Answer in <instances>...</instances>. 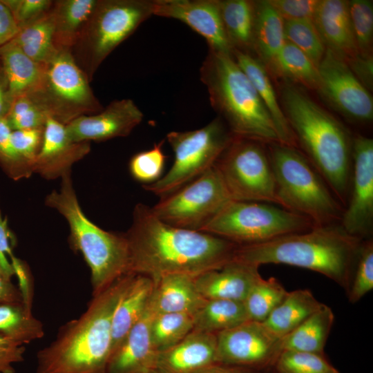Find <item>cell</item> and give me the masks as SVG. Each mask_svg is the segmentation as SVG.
<instances>
[{"label": "cell", "mask_w": 373, "mask_h": 373, "mask_svg": "<svg viewBox=\"0 0 373 373\" xmlns=\"http://www.w3.org/2000/svg\"><path fill=\"white\" fill-rule=\"evenodd\" d=\"M153 287L150 277L132 274L113 314L111 357L144 314Z\"/></svg>", "instance_id": "cell-26"}, {"label": "cell", "mask_w": 373, "mask_h": 373, "mask_svg": "<svg viewBox=\"0 0 373 373\" xmlns=\"http://www.w3.org/2000/svg\"><path fill=\"white\" fill-rule=\"evenodd\" d=\"M44 128L15 130L11 133L12 145L23 161L32 170L40 150Z\"/></svg>", "instance_id": "cell-46"}, {"label": "cell", "mask_w": 373, "mask_h": 373, "mask_svg": "<svg viewBox=\"0 0 373 373\" xmlns=\"http://www.w3.org/2000/svg\"><path fill=\"white\" fill-rule=\"evenodd\" d=\"M13 235L10 230L6 218H3L0 211V268L10 278L25 273L20 260L12 252L11 245Z\"/></svg>", "instance_id": "cell-48"}, {"label": "cell", "mask_w": 373, "mask_h": 373, "mask_svg": "<svg viewBox=\"0 0 373 373\" xmlns=\"http://www.w3.org/2000/svg\"><path fill=\"white\" fill-rule=\"evenodd\" d=\"M147 373H162L160 371L157 370H152V371H150Z\"/></svg>", "instance_id": "cell-56"}, {"label": "cell", "mask_w": 373, "mask_h": 373, "mask_svg": "<svg viewBox=\"0 0 373 373\" xmlns=\"http://www.w3.org/2000/svg\"><path fill=\"white\" fill-rule=\"evenodd\" d=\"M12 12L19 28L40 18L52 8L49 0H2Z\"/></svg>", "instance_id": "cell-47"}, {"label": "cell", "mask_w": 373, "mask_h": 373, "mask_svg": "<svg viewBox=\"0 0 373 373\" xmlns=\"http://www.w3.org/2000/svg\"><path fill=\"white\" fill-rule=\"evenodd\" d=\"M200 76L212 108L234 135L280 143L272 118L231 53L209 48Z\"/></svg>", "instance_id": "cell-5"}, {"label": "cell", "mask_w": 373, "mask_h": 373, "mask_svg": "<svg viewBox=\"0 0 373 373\" xmlns=\"http://www.w3.org/2000/svg\"><path fill=\"white\" fill-rule=\"evenodd\" d=\"M258 268L233 259L220 268L197 276L194 283L205 300L243 302L253 285L262 278Z\"/></svg>", "instance_id": "cell-20"}, {"label": "cell", "mask_w": 373, "mask_h": 373, "mask_svg": "<svg viewBox=\"0 0 373 373\" xmlns=\"http://www.w3.org/2000/svg\"><path fill=\"white\" fill-rule=\"evenodd\" d=\"M131 275L93 296L87 309L39 352L36 373H106L113 314Z\"/></svg>", "instance_id": "cell-4"}, {"label": "cell", "mask_w": 373, "mask_h": 373, "mask_svg": "<svg viewBox=\"0 0 373 373\" xmlns=\"http://www.w3.org/2000/svg\"><path fill=\"white\" fill-rule=\"evenodd\" d=\"M334 320L330 307H322L290 333L280 338L283 351H301L321 354Z\"/></svg>", "instance_id": "cell-31"}, {"label": "cell", "mask_w": 373, "mask_h": 373, "mask_svg": "<svg viewBox=\"0 0 373 373\" xmlns=\"http://www.w3.org/2000/svg\"><path fill=\"white\" fill-rule=\"evenodd\" d=\"M285 37L318 68L326 48L312 20L285 21Z\"/></svg>", "instance_id": "cell-39"}, {"label": "cell", "mask_w": 373, "mask_h": 373, "mask_svg": "<svg viewBox=\"0 0 373 373\" xmlns=\"http://www.w3.org/2000/svg\"><path fill=\"white\" fill-rule=\"evenodd\" d=\"M274 278H260L243 301L249 320L262 323L287 294Z\"/></svg>", "instance_id": "cell-38"}, {"label": "cell", "mask_w": 373, "mask_h": 373, "mask_svg": "<svg viewBox=\"0 0 373 373\" xmlns=\"http://www.w3.org/2000/svg\"><path fill=\"white\" fill-rule=\"evenodd\" d=\"M0 61L12 102L19 96L39 90L44 65L28 57L12 40L0 47Z\"/></svg>", "instance_id": "cell-27"}, {"label": "cell", "mask_w": 373, "mask_h": 373, "mask_svg": "<svg viewBox=\"0 0 373 373\" xmlns=\"http://www.w3.org/2000/svg\"><path fill=\"white\" fill-rule=\"evenodd\" d=\"M266 66L274 74L286 80L314 90L318 88L317 67L304 52L287 41Z\"/></svg>", "instance_id": "cell-35"}, {"label": "cell", "mask_w": 373, "mask_h": 373, "mask_svg": "<svg viewBox=\"0 0 373 373\" xmlns=\"http://www.w3.org/2000/svg\"><path fill=\"white\" fill-rule=\"evenodd\" d=\"M98 0H62L53 3L54 41L57 49H68L78 42Z\"/></svg>", "instance_id": "cell-29"}, {"label": "cell", "mask_w": 373, "mask_h": 373, "mask_svg": "<svg viewBox=\"0 0 373 373\" xmlns=\"http://www.w3.org/2000/svg\"><path fill=\"white\" fill-rule=\"evenodd\" d=\"M162 144L163 142L155 144L151 149L139 152L131 157L129 171L135 180L149 184L162 177L166 159Z\"/></svg>", "instance_id": "cell-43"}, {"label": "cell", "mask_w": 373, "mask_h": 373, "mask_svg": "<svg viewBox=\"0 0 373 373\" xmlns=\"http://www.w3.org/2000/svg\"><path fill=\"white\" fill-rule=\"evenodd\" d=\"M340 224L363 240L372 231L373 140L364 135L353 137L349 195Z\"/></svg>", "instance_id": "cell-15"}, {"label": "cell", "mask_w": 373, "mask_h": 373, "mask_svg": "<svg viewBox=\"0 0 373 373\" xmlns=\"http://www.w3.org/2000/svg\"><path fill=\"white\" fill-rule=\"evenodd\" d=\"M32 95L50 116L65 125L86 113H99L103 109L68 49H58L44 64L41 87Z\"/></svg>", "instance_id": "cell-12"}, {"label": "cell", "mask_w": 373, "mask_h": 373, "mask_svg": "<svg viewBox=\"0 0 373 373\" xmlns=\"http://www.w3.org/2000/svg\"><path fill=\"white\" fill-rule=\"evenodd\" d=\"M284 21L312 20L319 0H267Z\"/></svg>", "instance_id": "cell-49"}, {"label": "cell", "mask_w": 373, "mask_h": 373, "mask_svg": "<svg viewBox=\"0 0 373 373\" xmlns=\"http://www.w3.org/2000/svg\"><path fill=\"white\" fill-rule=\"evenodd\" d=\"M350 15L359 55H372L373 3L371 0L349 1Z\"/></svg>", "instance_id": "cell-41"}, {"label": "cell", "mask_w": 373, "mask_h": 373, "mask_svg": "<svg viewBox=\"0 0 373 373\" xmlns=\"http://www.w3.org/2000/svg\"><path fill=\"white\" fill-rule=\"evenodd\" d=\"M19 31L12 12L0 0V47L12 41Z\"/></svg>", "instance_id": "cell-52"}, {"label": "cell", "mask_w": 373, "mask_h": 373, "mask_svg": "<svg viewBox=\"0 0 373 373\" xmlns=\"http://www.w3.org/2000/svg\"><path fill=\"white\" fill-rule=\"evenodd\" d=\"M205 301L195 287L193 277L172 274L163 276L154 282L148 307L154 314H194Z\"/></svg>", "instance_id": "cell-24"}, {"label": "cell", "mask_w": 373, "mask_h": 373, "mask_svg": "<svg viewBox=\"0 0 373 373\" xmlns=\"http://www.w3.org/2000/svg\"><path fill=\"white\" fill-rule=\"evenodd\" d=\"M363 240L346 232L340 223L314 226L247 245H238L233 260L260 267L283 264L316 271L349 290Z\"/></svg>", "instance_id": "cell-3"}, {"label": "cell", "mask_w": 373, "mask_h": 373, "mask_svg": "<svg viewBox=\"0 0 373 373\" xmlns=\"http://www.w3.org/2000/svg\"><path fill=\"white\" fill-rule=\"evenodd\" d=\"M44 335V326L33 316L31 306L25 303L0 304V336L26 345Z\"/></svg>", "instance_id": "cell-36"}, {"label": "cell", "mask_w": 373, "mask_h": 373, "mask_svg": "<svg viewBox=\"0 0 373 373\" xmlns=\"http://www.w3.org/2000/svg\"><path fill=\"white\" fill-rule=\"evenodd\" d=\"M192 373H251V372L241 370L234 368V367H226V366L220 365V363H214Z\"/></svg>", "instance_id": "cell-55"}, {"label": "cell", "mask_w": 373, "mask_h": 373, "mask_svg": "<svg viewBox=\"0 0 373 373\" xmlns=\"http://www.w3.org/2000/svg\"><path fill=\"white\" fill-rule=\"evenodd\" d=\"M323 305L310 290H294L287 292L284 299L262 323L280 339L296 329Z\"/></svg>", "instance_id": "cell-28"}, {"label": "cell", "mask_w": 373, "mask_h": 373, "mask_svg": "<svg viewBox=\"0 0 373 373\" xmlns=\"http://www.w3.org/2000/svg\"><path fill=\"white\" fill-rule=\"evenodd\" d=\"M286 42L285 21L267 1H255L253 51L265 66Z\"/></svg>", "instance_id": "cell-30"}, {"label": "cell", "mask_w": 373, "mask_h": 373, "mask_svg": "<svg viewBox=\"0 0 373 373\" xmlns=\"http://www.w3.org/2000/svg\"><path fill=\"white\" fill-rule=\"evenodd\" d=\"M373 289V242L363 240L348 290L350 302L354 303Z\"/></svg>", "instance_id": "cell-44"}, {"label": "cell", "mask_w": 373, "mask_h": 373, "mask_svg": "<svg viewBox=\"0 0 373 373\" xmlns=\"http://www.w3.org/2000/svg\"><path fill=\"white\" fill-rule=\"evenodd\" d=\"M89 150L88 142H72L68 137L66 125L48 115L33 173H39L47 180L61 178L70 173L73 164L86 155Z\"/></svg>", "instance_id": "cell-19"}, {"label": "cell", "mask_w": 373, "mask_h": 373, "mask_svg": "<svg viewBox=\"0 0 373 373\" xmlns=\"http://www.w3.org/2000/svg\"><path fill=\"white\" fill-rule=\"evenodd\" d=\"M217 363V334L193 329L169 349L158 353L156 370L192 373Z\"/></svg>", "instance_id": "cell-21"}, {"label": "cell", "mask_w": 373, "mask_h": 373, "mask_svg": "<svg viewBox=\"0 0 373 373\" xmlns=\"http://www.w3.org/2000/svg\"><path fill=\"white\" fill-rule=\"evenodd\" d=\"M280 105L297 146L345 207L352 173V140L347 129L290 82L280 88Z\"/></svg>", "instance_id": "cell-2"}, {"label": "cell", "mask_w": 373, "mask_h": 373, "mask_svg": "<svg viewBox=\"0 0 373 373\" xmlns=\"http://www.w3.org/2000/svg\"><path fill=\"white\" fill-rule=\"evenodd\" d=\"M45 202L66 218L70 228V242L82 253L90 268L93 296L129 273V251L125 235L105 231L85 216L70 173L61 178L59 190L49 193Z\"/></svg>", "instance_id": "cell-6"}, {"label": "cell", "mask_w": 373, "mask_h": 373, "mask_svg": "<svg viewBox=\"0 0 373 373\" xmlns=\"http://www.w3.org/2000/svg\"><path fill=\"white\" fill-rule=\"evenodd\" d=\"M48 115L47 109L36 97L24 95L14 99L6 119L12 131L44 128Z\"/></svg>", "instance_id": "cell-40"}, {"label": "cell", "mask_w": 373, "mask_h": 373, "mask_svg": "<svg viewBox=\"0 0 373 373\" xmlns=\"http://www.w3.org/2000/svg\"><path fill=\"white\" fill-rule=\"evenodd\" d=\"M12 131L6 117L0 119V166L10 178L18 180L29 177L32 171L15 151L11 141Z\"/></svg>", "instance_id": "cell-45"}, {"label": "cell", "mask_w": 373, "mask_h": 373, "mask_svg": "<svg viewBox=\"0 0 373 373\" xmlns=\"http://www.w3.org/2000/svg\"><path fill=\"white\" fill-rule=\"evenodd\" d=\"M144 115L131 99L112 102L95 115H80L66 125L72 142L106 141L126 137L143 120Z\"/></svg>", "instance_id": "cell-17"}, {"label": "cell", "mask_w": 373, "mask_h": 373, "mask_svg": "<svg viewBox=\"0 0 373 373\" xmlns=\"http://www.w3.org/2000/svg\"><path fill=\"white\" fill-rule=\"evenodd\" d=\"M232 55L247 75L275 125L280 144L296 148L294 134L279 103L265 66L253 55L233 50Z\"/></svg>", "instance_id": "cell-25"}, {"label": "cell", "mask_w": 373, "mask_h": 373, "mask_svg": "<svg viewBox=\"0 0 373 373\" xmlns=\"http://www.w3.org/2000/svg\"><path fill=\"white\" fill-rule=\"evenodd\" d=\"M314 227L307 218L274 204L231 200L202 230L238 245L266 242Z\"/></svg>", "instance_id": "cell-8"}, {"label": "cell", "mask_w": 373, "mask_h": 373, "mask_svg": "<svg viewBox=\"0 0 373 373\" xmlns=\"http://www.w3.org/2000/svg\"><path fill=\"white\" fill-rule=\"evenodd\" d=\"M153 315L147 306L142 316L112 354L106 373H147L156 370L158 353L153 345L150 333Z\"/></svg>", "instance_id": "cell-23"}, {"label": "cell", "mask_w": 373, "mask_h": 373, "mask_svg": "<svg viewBox=\"0 0 373 373\" xmlns=\"http://www.w3.org/2000/svg\"><path fill=\"white\" fill-rule=\"evenodd\" d=\"M153 15L179 20L203 37L209 48L232 54L218 0H153Z\"/></svg>", "instance_id": "cell-18"}, {"label": "cell", "mask_w": 373, "mask_h": 373, "mask_svg": "<svg viewBox=\"0 0 373 373\" xmlns=\"http://www.w3.org/2000/svg\"><path fill=\"white\" fill-rule=\"evenodd\" d=\"M280 373H338L320 354L283 351L276 359Z\"/></svg>", "instance_id": "cell-42"}, {"label": "cell", "mask_w": 373, "mask_h": 373, "mask_svg": "<svg viewBox=\"0 0 373 373\" xmlns=\"http://www.w3.org/2000/svg\"><path fill=\"white\" fill-rule=\"evenodd\" d=\"M25 345L0 336V373H15V365L24 360Z\"/></svg>", "instance_id": "cell-50"}, {"label": "cell", "mask_w": 373, "mask_h": 373, "mask_svg": "<svg viewBox=\"0 0 373 373\" xmlns=\"http://www.w3.org/2000/svg\"><path fill=\"white\" fill-rule=\"evenodd\" d=\"M129 273L150 277L181 274L193 278L232 260L238 245L217 236L168 224L150 207L138 203L124 233Z\"/></svg>", "instance_id": "cell-1"}, {"label": "cell", "mask_w": 373, "mask_h": 373, "mask_svg": "<svg viewBox=\"0 0 373 373\" xmlns=\"http://www.w3.org/2000/svg\"><path fill=\"white\" fill-rule=\"evenodd\" d=\"M231 200L213 166L178 190L161 198L151 209L157 218L168 224L202 231Z\"/></svg>", "instance_id": "cell-13"}, {"label": "cell", "mask_w": 373, "mask_h": 373, "mask_svg": "<svg viewBox=\"0 0 373 373\" xmlns=\"http://www.w3.org/2000/svg\"><path fill=\"white\" fill-rule=\"evenodd\" d=\"M233 135L218 116L198 129L169 132L173 164L156 182L143 185L144 189L160 198L178 190L213 167Z\"/></svg>", "instance_id": "cell-9"}, {"label": "cell", "mask_w": 373, "mask_h": 373, "mask_svg": "<svg viewBox=\"0 0 373 373\" xmlns=\"http://www.w3.org/2000/svg\"><path fill=\"white\" fill-rule=\"evenodd\" d=\"M278 205L309 218L314 226L340 223L343 207L323 178L296 148L267 144Z\"/></svg>", "instance_id": "cell-7"}, {"label": "cell", "mask_w": 373, "mask_h": 373, "mask_svg": "<svg viewBox=\"0 0 373 373\" xmlns=\"http://www.w3.org/2000/svg\"><path fill=\"white\" fill-rule=\"evenodd\" d=\"M193 314L162 313L154 314L150 325L151 338L157 353L174 346L193 330Z\"/></svg>", "instance_id": "cell-37"}, {"label": "cell", "mask_w": 373, "mask_h": 373, "mask_svg": "<svg viewBox=\"0 0 373 373\" xmlns=\"http://www.w3.org/2000/svg\"><path fill=\"white\" fill-rule=\"evenodd\" d=\"M348 66L360 81L370 91L373 86V59L372 55L363 56L359 54L346 61Z\"/></svg>", "instance_id": "cell-51"}, {"label": "cell", "mask_w": 373, "mask_h": 373, "mask_svg": "<svg viewBox=\"0 0 373 373\" xmlns=\"http://www.w3.org/2000/svg\"><path fill=\"white\" fill-rule=\"evenodd\" d=\"M249 321L242 301L211 299L193 314V329L218 334Z\"/></svg>", "instance_id": "cell-34"}, {"label": "cell", "mask_w": 373, "mask_h": 373, "mask_svg": "<svg viewBox=\"0 0 373 373\" xmlns=\"http://www.w3.org/2000/svg\"><path fill=\"white\" fill-rule=\"evenodd\" d=\"M313 22L325 48L336 55L346 61L358 54L349 1L319 0Z\"/></svg>", "instance_id": "cell-22"}, {"label": "cell", "mask_w": 373, "mask_h": 373, "mask_svg": "<svg viewBox=\"0 0 373 373\" xmlns=\"http://www.w3.org/2000/svg\"><path fill=\"white\" fill-rule=\"evenodd\" d=\"M7 303H25L30 306L26 302L20 288L15 286L0 268V304Z\"/></svg>", "instance_id": "cell-53"}, {"label": "cell", "mask_w": 373, "mask_h": 373, "mask_svg": "<svg viewBox=\"0 0 373 373\" xmlns=\"http://www.w3.org/2000/svg\"><path fill=\"white\" fill-rule=\"evenodd\" d=\"M218 3L224 29L232 51L251 54L253 51L255 1L218 0Z\"/></svg>", "instance_id": "cell-32"}, {"label": "cell", "mask_w": 373, "mask_h": 373, "mask_svg": "<svg viewBox=\"0 0 373 373\" xmlns=\"http://www.w3.org/2000/svg\"><path fill=\"white\" fill-rule=\"evenodd\" d=\"M1 61H0V68H1Z\"/></svg>", "instance_id": "cell-57"}, {"label": "cell", "mask_w": 373, "mask_h": 373, "mask_svg": "<svg viewBox=\"0 0 373 373\" xmlns=\"http://www.w3.org/2000/svg\"><path fill=\"white\" fill-rule=\"evenodd\" d=\"M153 15V0H98L77 43L86 52L90 77L108 55Z\"/></svg>", "instance_id": "cell-11"}, {"label": "cell", "mask_w": 373, "mask_h": 373, "mask_svg": "<svg viewBox=\"0 0 373 373\" xmlns=\"http://www.w3.org/2000/svg\"><path fill=\"white\" fill-rule=\"evenodd\" d=\"M54 35L55 22L51 8L40 18L20 28L12 41L28 57L44 65L58 51Z\"/></svg>", "instance_id": "cell-33"}, {"label": "cell", "mask_w": 373, "mask_h": 373, "mask_svg": "<svg viewBox=\"0 0 373 373\" xmlns=\"http://www.w3.org/2000/svg\"><path fill=\"white\" fill-rule=\"evenodd\" d=\"M12 100L10 96L8 82L1 67L0 68V119L8 113Z\"/></svg>", "instance_id": "cell-54"}, {"label": "cell", "mask_w": 373, "mask_h": 373, "mask_svg": "<svg viewBox=\"0 0 373 373\" xmlns=\"http://www.w3.org/2000/svg\"><path fill=\"white\" fill-rule=\"evenodd\" d=\"M280 342L262 323L247 321L217 334V363L255 365L276 360Z\"/></svg>", "instance_id": "cell-16"}, {"label": "cell", "mask_w": 373, "mask_h": 373, "mask_svg": "<svg viewBox=\"0 0 373 373\" xmlns=\"http://www.w3.org/2000/svg\"><path fill=\"white\" fill-rule=\"evenodd\" d=\"M213 166L232 200L278 204L274 175L265 144L233 135Z\"/></svg>", "instance_id": "cell-10"}, {"label": "cell", "mask_w": 373, "mask_h": 373, "mask_svg": "<svg viewBox=\"0 0 373 373\" xmlns=\"http://www.w3.org/2000/svg\"><path fill=\"white\" fill-rule=\"evenodd\" d=\"M317 68L316 90L336 111L357 122L372 120V97L345 60L326 48Z\"/></svg>", "instance_id": "cell-14"}]
</instances>
